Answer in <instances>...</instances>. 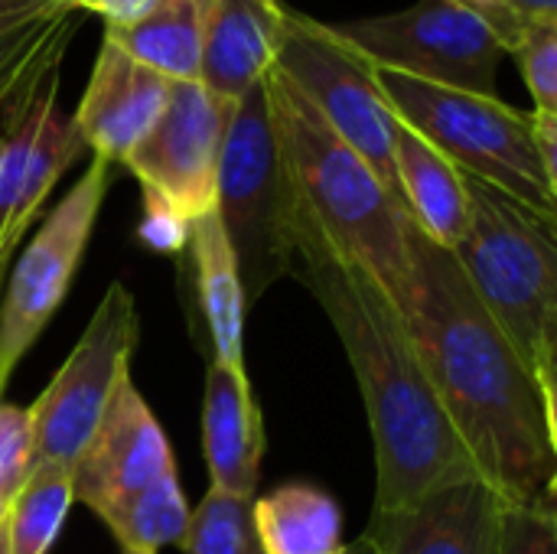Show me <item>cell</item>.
Here are the masks:
<instances>
[{"label": "cell", "mask_w": 557, "mask_h": 554, "mask_svg": "<svg viewBox=\"0 0 557 554\" xmlns=\"http://www.w3.org/2000/svg\"><path fill=\"white\" fill-rule=\"evenodd\" d=\"M401 320L476 477L506 506L557 509L555 398L483 310L457 258L414 222Z\"/></svg>", "instance_id": "cell-1"}, {"label": "cell", "mask_w": 557, "mask_h": 554, "mask_svg": "<svg viewBox=\"0 0 557 554\" xmlns=\"http://www.w3.org/2000/svg\"><path fill=\"white\" fill-rule=\"evenodd\" d=\"M294 278L330 317L362 392L375 447V509L395 513L424 493L476 477L470 454L450 428L408 336L398 307L379 284L339 255L320 232L290 212Z\"/></svg>", "instance_id": "cell-2"}, {"label": "cell", "mask_w": 557, "mask_h": 554, "mask_svg": "<svg viewBox=\"0 0 557 554\" xmlns=\"http://www.w3.org/2000/svg\"><path fill=\"white\" fill-rule=\"evenodd\" d=\"M264 95L281 147L290 212L362 268L401 313L411 216L277 69L264 75Z\"/></svg>", "instance_id": "cell-3"}, {"label": "cell", "mask_w": 557, "mask_h": 554, "mask_svg": "<svg viewBox=\"0 0 557 554\" xmlns=\"http://www.w3.org/2000/svg\"><path fill=\"white\" fill-rule=\"evenodd\" d=\"M470 225L450 251L545 395H557V222L463 176Z\"/></svg>", "instance_id": "cell-4"}, {"label": "cell", "mask_w": 557, "mask_h": 554, "mask_svg": "<svg viewBox=\"0 0 557 554\" xmlns=\"http://www.w3.org/2000/svg\"><path fill=\"white\" fill-rule=\"evenodd\" d=\"M375 82L392 114L437 147L463 176L557 222V183L548 176L535 140L532 114L499 95H476L375 69Z\"/></svg>", "instance_id": "cell-5"}, {"label": "cell", "mask_w": 557, "mask_h": 554, "mask_svg": "<svg viewBox=\"0 0 557 554\" xmlns=\"http://www.w3.org/2000/svg\"><path fill=\"white\" fill-rule=\"evenodd\" d=\"M215 216L232 245L248 307L261 300L271 284L294 278L287 183L264 82L232 108L219 160Z\"/></svg>", "instance_id": "cell-6"}, {"label": "cell", "mask_w": 557, "mask_h": 554, "mask_svg": "<svg viewBox=\"0 0 557 554\" xmlns=\"http://www.w3.org/2000/svg\"><path fill=\"white\" fill-rule=\"evenodd\" d=\"M330 29L372 69L496 95L506 49L493 23L470 3L418 0L395 13L330 23Z\"/></svg>", "instance_id": "cell-7"}, {"label": "cell", "mask_w": 557, "mask_h": 554, "mask_svg": "<svg viewBox=\"0 0 557 554\" xmlns=\"http://www.w3.org/2000/svg\"><path fill=\"white\" fill-rule=\"evenodd\" d=\"M274 69L307 98V104L343 137L398 199L392 137L395 114L382 98L375 69L352 52L330 23L284 7V36ZM401 202V199H398Z\"/></svg>", "instance_id": "cell-8"}, {"label": "cell", "mask_w": 557, "mask_h": 554, "mask_svg": "<svg viewBox=\"0 0 557 554\" xmlns=\"http://www.w3.org/2000/svg\"><path fill=\"white\" fill-rule=\"evenodd\" d=\"M108 186L111 163L95 157L62 202L42 219L23 255L13 258L0 294V395L7 392L23 356L62 307L91 242Z\"/></svg>", "instance_id": "cell-9"}, {"label": "cell", "mask_w": 557, "mask_h": 554, "mask_svg": "<svg viewBox=\"0 0 557 554\" xmlns=\"http://www.w3.org/2000/svg\"><path fill=\"white\" fill-rule=\"evenodd\" d=\"M137 340L140 317L134 294L121 281H111L69 359L46 392L26 408L33 418L36 464L72 467L101 421L117 382L131 376Z\"/></svg>", "instance_id": "cell-10"}, {"label": "cell", "mask_w": 557, "mask_h": 554, "mask_svg": "<svg viewBox=\"0 0 557 554\" xmlns=\"http://www.w3.org/2000/svg\"><path fill=\"white\" fill-rule=\"evenodd\" d=\"M235 101L212 95L202 82H173L170 101L124 157L144 193L170 202L186 222L215 209L219 160Z\"/></svg>", "instance_id": "cell-11"}, {"label": "cell", "mask_w": 557, "mask_h": 554, "mask_svg": "<svg viewBox=\"0 0 557 554\" xmlns=\"http://www.w3.org/2000/svg\"><path fill=\"white\" fill-rule=\"evenodd\" d=\"M170 470H176L173 447L134 379L124 376L88 444L69 467L72 496L101 519Z\"/></svg>", "instance_id": "cell-12"}, {"label": "cell", "mask_w": 557, "mask_h": 554, "mask_svg": "<svg viewBox=\"0 0 557 554\" xmlns=\"http://www.w3.org/2000/svg\"><path fill=\"white\" fill-rule=\"evenodd\" d=\"M503 500L480 477L444 483L395 513H372L379 554H496Z\"/></svg>", "instance_id": "cell-13"}, {"label": "cell", "mask_w": 557, "mask_h": 554, "mask_svg": "<svg viewBox=\"0 0 557 554\" xmlns=\"http://www.w3.org/2000/svg\"><path fill=\"white\" fill-rule=\"evenodd\" d=\"M170 88V78L147 69L111 39H101L91 78L72 114L82 144L111 167L124 163L166 108Z\"/></svg>", "instance_id": "cell-14"}, {"label": "cell", "mask_w": 557, "mask_h": 554, "mask_svg": "<svg viewBox=\"0 0 557 554\" xmlns=\"http://www.w3.org/2000/svg\"><path fill=\"white\" fill-rule=\"evenodd\" d=\"M202 454L209 467V490L255 500L261 457H264V421L251 395V382L242 369L209 362L206 398H202Z\"/></svg>", "instance_id": "cell-15"}, {"label": "cell", "mask_w": 557, "mask_h": 554, "mask_svg": "<svg viewBox=\"0 0 557 554\" xmlns=\"http://www.w3.org/2000/svg\"><path fill=\"white\" fill-rule=\"evenodd\" d=\"M281 36V0H212L199 82L212 95L238 101L274 69Z\"/></svg>", "instance_id": "cell-16"}, {"label": "cell", "mask_w": 557, "mask_h": 554, "mask_svg": "<svg viewBox=\"0 0 557 554\" xmlns=\"http://www.w3.org/2000/svg\"><path fill=\"white\" fill-rule=\"evenodd\" d=\"M392 163L398 199L411 222L434 245L454 251L470 225V196L463 173L398 118L392 137Z\"/></svg>", "instance_id": "cell-17"}, {"label": "cell", "mask_w": 557, "mask_h": 554, "mask_svg": "<svg viewBox=\"0 0 557 554\" xmlns=\"http://www.w3.org/2000/svg\"><path fill=\"white\" fill-rule=\"evenodd\" d=\"M69 39L55 42L3 98H0V251H16L10 235L20 189L29 170L36 137L59 104V65Z\"/></svg>", "instance_id": "cell-18"}, {"label": "cell", "mask_w": 557, "mask_h": 554, "mask_svg": "<svg viewBox=\"0 0 557 554\" xmlns=\"http://www.w3.org/2000/svg\"><path fill=\"white\" fill-rule=\"evenodd\" d=\"M186 248L193 251L196 264V291H199V310L209 330L212 359L242 369L245 372V317L248 300L242 291L238 264L232 255V245L219 225L215 209L196 222H189Z\"/></svg>", "instance_id": "cell-19"}, {"label": "cell", "mask_w": 557, "mask_h": 554, "mask_svg": "<svg viewBox=\"0 0 557 554\" xmlns=\"http://www.w3.org/2000/svg\"><path fill=\"white\" fill-rule=\"evenodd\" d=\"M209 10L212 0H153L134 23L104 26V39L170 82H199Z\"/></svg>", "instance_id": "cell-20"}, {"label": "cell", "mask_w": 557, "mask_h": 554, "mask_svg": "<svg viewBox=\"0 0 557 554\" xmlns=\"http://www.w3.org/2000/svg\"><path fill=\"white\" fill-rule=\"evenodd\" d=\"M251 519L264 554H336L343 549V513L336 500L310 483H284L251 500Z\"/></svg>", "instance_id": "cell-21"}, {"label": "cell", "mask_w": 557, "mask_h": 554, "mask_svg": "<svg viewBox=\"0 0 557 554\" xmlns=\"http://www.w3.org/2000/svg\"><path fill=\"white\" fill-rule=\"evenodd\" d=\"M72 473L59 464H36L13 493L3 516L7 554H49L72 509Z\"/></svg>", "instance_id": "cell-22"}, {"label": "cell", "mask_w": 557, "mask_h": 554, "mask_svg": "<svg viewBox=\"0 0 557 554\" xmlns=\"http://www.w3.org/2000/svg\"><path fill=\"white\" fill-rule=\"evenodd\" d=\"M101 522L121 545V554H160L166 545H183L189 529V506L176 470L108 509Z\"/></svg>", "instance_id": "cell-23"}, {"label": "cell", "mask_w": 557, "mask_h": 554, "mask_svg": "<svg viewBox=\"0 0 557 554\" xmlns=\"http://www.w3.org/2000/svg\"><path fill=\"white\" fill-rule=\"evenodd\" d=\"M85 144L75 131V121L72 114H62V108L55 104L36 137V147H33V157H29V170H26V180H23V189H20V202H16V212H13V225H10V235L20 242L29 225L36 222V212L42 209L46 196L52 193V186L59 183V176L82 157Z\"/></svg>", "instance_id": "cell-24"}, {"label": "cell", "mask_w": 557, "mask_h": 554, "mask_svg": "<svg viewBox=\"0 0 557 554\" xmlns=\"http://www.w3.org/2000/svg\"><path fill=\"white\" fill-rule=\"evenodd\" d=\"M180 549L186 554H264L251 519V500L209 490L196 513H189Z\"/></svg>", "instance_id": "cell-25"}, {"label": "cell", "mask_w": 557, "mask_h": 554, "mask_svg": "<svg viewBox=\"0 0 557 554\" xmlns=\"http://www.w3.org/2000/svg\"><path fill=\"white\" fill-rule=\"evenodd\" d=\"M506 52L516 59L535 111L557 114V23H522L506 39Z\"/></svg>", "instance_id": "cell-26"}, {"label": "cell", "mask_w": 557, "mask_h": 554, "mask_svg": "<svg viewBox=\"0 0 557 554\" xmlns=\"http://www.w3.org/2000/svg\"><path fill=\"white\" fill-rule=\"evenodd\" d=\"M36 464L33 418L26 408L0 398V496L10 503L13 493L26 483Z\"/></svg>", "instance_id": "cell-27"}, {"label": "cell", "mask_w": 557, "mask_h": 554, "mask_svg": "<svg viewBox=\"0 0 557 554\" xmlns=\"http://www.w3.org/2000/svg\"><path fill=\"white\" fill-rule=\"evenodd\" d=\"M496 554H557L555 506H503Z\"/></svg>", "instance_id": "cell-28"}, {"label": "cell", "mask_w": 557, "mask_h": 554, "mask_svg": "<svg viewBox=\"0 0 557 554\" xmlns=\"http://www.w3.org/2000/svg\"><path fill=\"white\" fill-rule=\"evenodd\" d=\"M140 242L150 245L153 251H183L186 248V238H189V222L170 206L163 202L160 196L153 193H144V219H140V229H137Z\"/></svg>", "instance_id": "cell-29"}, {"label": "cell", "mask_w": 557, "mask_h": 554, "mask_svg": "<svg viewBox=\"0 0 557 554\" xmlns=\"http://www.w3.org/2000/svg\"><path fill=\"white\" fill-rule=\"evenodd\" d=\"M75 13L85 10V13H95L104 20V26H124V23H134L137 16H144L153 0H65Z\"/></svg>", "instance_id": "cell-30"}, {"label": "cell", "mask_w": 557, "mask_h": 554, "mask_svg": "<svg viewBox=\"0 0 557 554\" xmlns=\"http://www.w3.org/2000/svg\"><path fill=\"white\" fill-rule=\"evenodd\" d=\"M532 114V140H535V150L548 170V176L557 183V114L552 111H529Z\"/></svg>", "instance_id": "cell-31"}, {"label": "cell", "mask_w": 557, "mask_h": 554, "mask_svg": "<svg viewBox=\"0 0 557 554\" xmlns=\"http://www.w3.org/2000/svg\"><path fill=\"white\" fill-rule=\"evenodd\" d=\"M59 3H65V0H0V16H7V13H29V10H49V7H59Z\"/></svg>", "instance_id": "cell-32"}, {"label": "cell", "mask_w": 557, "mask_h": 554, "mask_svg": "<svg viewBox=\"0 0 557 554\" xmlns=\"http://www.w3.org/2000/svg\"><path fill=\"white\" fill-rule=\"evenodd\" d=\"M336 554H379V549H375V542H372V539H369V535L362 532V535H359L356 542L343 545V549H339Z\"/></svg>", "instance_id": "cell-33"}, {"label": "cell", "mask_w": 557, "mask_h": 554, "mask_svg": "<svg viewBox=\"0 0 557 554\" xmlns=\"http://www.w3.org/2000/svg\"><path fill=\"white\" fill-rule=\"evenodd\" d=\"M10 264H13V251H0V294H3L7 274H10Z\"/></svg>", "instance_id": "cell-34"}, {"label": "cell", "mask_w": 557, "mask_h": 554, "mask_svg": "<svg viewBox=\"0 0 557 554\" xmlns=\"http://www.w3.org/2000/svg\"><path fill=\"white\" fill-rule=\"evenodd\" d=\"M3 516H7V500L0 496V526H3Z\"/></svg>", "instance_id": "cell-35"}, {"label": "cell", "mask_w": 557, "mask_h": 554, "mask_svg": "<svg viewBox=\"0 0 557 554\" xmlns=\"http://www.w3.org/2000/svg\"><path fill=\"white\" fill-rule=\"evenodd\" d=\"M0 554H7V539H3V526H0Z\"/></svg>", "instance_id": "cell-36"}]
</instances>
